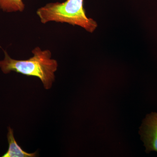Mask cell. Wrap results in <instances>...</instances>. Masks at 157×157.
Segmentation results:
<instances>
[{"label": "cell", "mask_w": 157, "mask_h": 157, "mask_svg": "<svg viewBox=\"0 0 157 157\" xmlns=\"http://www.w3.org/2000/svg\"><path fill=\"white\" fill-rule=\"evenodd\" d=\"M5 59L0 61V68L5 74L11 71L27 76H36L40 78L45 89H49L55 79L54 73L57 70L58 63L51 59L48 50H42L39 47L32 51L33 56L27 60L12 59L4 50Z\"/></svg>", "instance_id": "obj_1"}, {"label": "cell", "mask_w": 157, "mask_h": 157, "mask_svg": "<svg viewBox=\"0 0 157 157\" xmlns=\"http://www.w3.org/2000/svg\"><path fill=\"white\" fill-rule=\"evenodd\" d=\"M83 5L84 0H67L63 3H49L38 9L36 13L42 23L51 21L67 23L93 33L98 24L87 17Z\"/></svg>", "instance_id": "obj_2"}, {"label": "cell", "mask_w": 157, "mask_h": 157, "mask_svg": "<svg viewBox=\"0 0 157 157\" xmlns=\"http://www.w3.org/2000/svg\"><path fill=\"white\" fill-rule=\"evenodd\" d=\"M141 139L146 147V152H157V113H152L147 116L140 128Z\"/></svg>", "instance_id": "obj_3"}, {"label": "cell", "mask_w": 157, "mask_h": 157, "mask_svg": "<svg viewBox=\"0 0 157 157\" xmlns=\"http://www.w3.org/2000/svg\"><path fill=\"white\" fill-rule=\"evenodd\" d=\"M7 135L9 147L8 150L2 157H36L37 151L29 153L21 148L17 144L14 136L13 130L10 127L8 128Z\"/></svg>", "instance_id": "obj_4"}, {"label": "cell", "mask_w": 157, "mask_h": 157, "mask_svg": "<svg viewBox=\"0 0 157 157\" xmlns=\"http://www.w3.org/2000/svg\"><path fill=\"white\" fill-rule=\"evenodd\" d=\"M25 8L22 0H0V9L4 12H22Z\"/></svg>", "instance_id": "obj_5"}]
</instances>
